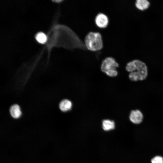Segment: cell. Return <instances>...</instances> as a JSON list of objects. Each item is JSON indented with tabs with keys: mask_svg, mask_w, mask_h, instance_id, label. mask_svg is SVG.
Masks as SVG:
<instances>
[{
	"mask_svg": "<svg viewBox=\"0 0 163 163\" xmlns=\"http://www.w3.org/2000/svg\"><path fill=\"white\" fill-rule=\"evenodd\" d=\"M72 103L69 100L64 99L59 103V107L60 110L63 112H67L70 110L72 108Z\"/></svg>",
	"mask_w": 163,
	"mask_h": 163,
	"instance_id": "obj_8",
	"label": "cell"
},
{
	"mask_svg": "<svg viewBox=\"0 0 163 163\" xmlns=\"http://www.w3.org/2000/svg\"><path fill=\"white\" fill-rule=\"evenodd\" d=\"M85 44L87 49L93 51L102 49L103 43L102 36L99 32H91L86 36Z\"/></svg>",
	"mask_w": 163,
	"mask_h": 163,
	"instance_id": "obj_3",
	"label": "cell"
},
{
	"mask_svg": "<svg viewBox=\"0 0 163 163\" xmlns=\"http://www.w3.org/2000/svg\"><path fill=\"white\" fill-rule=\"evenodd\" d=\"M34 37L36 41L41 44H45L48 39L47 35L42 31L37 32L35 34Z\"/></svg>",
	"mask_w": 163,
	"mask_h": 163,
	"instance_id": "obj_7",
	"label": "cell"
},
{
	"mask_svg": "<svg viewBox=\"0 0 163 163\" xmlns=\"http://www.w3.org/2000/svg\"><path fill=\"white\" fill-rule=\"evenodd\" d=\"M10 111L11 116L14 118H18L21 115V112L20 107L17 104L12 105L10 107Z\"/></svg>",
	"mask_w": 163,
	"mask_h": 163,
	"instance_id": "obj_9",
	"label": "cell"
},
{
	"mask_svg": "<svg viewBox=\"0 0 163 163\" xmlns=\"http://www.w3.org/2000/svg\"><path fill=\"white\" fill-rule=\"evenodd\" d=\"M102 127L105 131H109L113 129L115 127L114 121L108 119L103 120L102 122Z\"/></svg>",
	"mask_w": 163,
	"mask_h": 163,
	"instance_id": "obj_10",
	"label": "cell"
},
{
	"mask_svg": "<svg viewBox=\"0 0 163 163\" xmlns=\"http://www.w3.org/2000/svg\"><path fill=\"white\" fill-rule=\"evenodd\" d=\"M129 118L133 123L139 124L142 121L143 116L142 112L138 109L132 110L130 113Z\"/></svg>",
	"mask_w": 163,
	"mask_h": 163,
	"instance_id": "obj_5",
	"label": "cell"
},
{
	"mask_svg": "<svg viewBox=\"0 0 163 163\" xmlns=\"http://www.w3.org/2000/svg\"><path fill=\"white\" fill-rule=\"evenodd\" d=\"M149 5V2L147 0H137L135 2L136 7L141 10L147 9Z\"/></svg>",
	"mask_w": 163,
	"mask_h": 163,
	"instance_id": "obj_11",
	"label": "cell"
},
{
	"mask_svg": "<svg viewBox=\"0 0 163 163\" xmlns=\"http://www.w3.org/2000/svg\"><path fill=\"white\" fill-rule=\"evenodd\" d=\"M95 22L96 25L99 27L104 28L106 27L109 23L108 17L105 14L100 13L96 16Z\"/></svg>",
	"mask_w": 163,
	"mask_h": 163,
	"instance_id": "obj_6",
	"label": "cell"
},
{
	"mask_svg": "<svg viewBox=\"0 0 163 163\" xmlns=\"http://www.w3.org/2000/svg\"><path fill=\"white\" fill-rule=\"evenodd\" d=\"M152 163H163V158L160 156L155 157L151 160Z\"/></svg>",
	"mask_w": 163,
	"mask_h": 163,
	"instance_id": "obj_12",
	"label": "cell"
},
{
	"mask_svg": "<svg viewBox=\"0 0 163 163\" xmlns=\"http://www.w3.org/2000/svg\"><path fill=\"white\" fill-rule=\"evenodd\" d=\"M48 39L45 44L48 57L53 48L62 47L72 50L75 48L86 49L84 43L71 28L64 25L55 22L47 34Z\"/></svg>",
	"mask_w": 163,
	"mask_h": 163,
	"instance_id": "obj_1",
	"label": "cell"
},
{
	"mask_svg": "<svg viewBox=\"0 0 163 163\" xmlns=\"http://www.w3.org/2000/svg\"><path fill=\"white\" fill-rule=\"evenodd\" d=\"M119 66L118 63L114 58L112 57H108L102 61L101 66V69L107 75L114 77L118 74L116 68Z\"/></svg>",
	"mask_w": 163,
	"mask_h": 163,
	"instance_id": "obj_4",
	"label": "cell"
},
{
	"mask_svg": "<svg viewBox=\"0 0 163 163\" xmlns=\"http://www.w3.org/2000/svg\"><path fill=\"white\" fill-rule=\"evenodd\" d=\"M126 69L130 72L128 77L133 82L143 81L148 76V69L146 65L138 59H135L128 62L126 66Z\"/></svg>",
	"mask_w": 163,
	"mask_h": 163,
	"instance_id": "obj_2",
	"label": "cell"
}]
</instances>
